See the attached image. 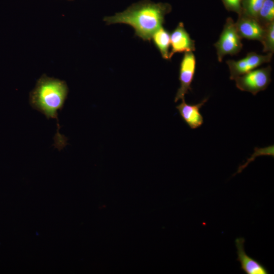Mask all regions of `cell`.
<instances>
[{
  "label": "cell",
  "mask_w": 274,
  "mask_h": 274,
  "mask_svg": "<svg viewBox=\"0 0 274 274\" xmlns=\"http://www.w3.org/2000/svg\"><path fill=\"white\" fill-rule=\"evenodd\" d=\"M171 11L172 6L168 3L144 0L114 16L106 17L104 20L107 24H128L133 28L136 36L150 41L153 34L162 26L165 15Z\"/></svg>",
  "instance_id": "6da1fadb"
},
{
  "label": "cell",
  "mask_w": 274,
  "mask_h": 274,
  "mask_svg": "<svg viewBox=\"0 0 274 274\" xmlns=\"http://www.w3.org/2000/svg\"><path fill=\"white\" fill-rule=\"evenodd\" d=\"M68 93L66 84L63 81L43 76L38 81L30 95L31 107L43 114L47 118L55 119L57 126L54 146L60 150L67 144V139L59 131L58 111L61 110Z\"/></svg>",
  "instance_id": "7a4b0ae2"
},
{
  "label": "cell",
  "mask_w": 274,
  "mask_h": 274,
  "mask_svg": "<svg viewBox=\"0 0 274 274\" xmlns=\"http://www.w3.org/2000/svg\"><path fill=\"white\" fill-rule=\"evenodd\" d=\"M241 40L234 21L231 17L227 18L219 38L214 44L218 61L221 62L226 55L238 53L243 47Z\"/></svg>",
  "instance_id": "3957f363"
},
{
  "label": "cell",
  "mask_w": 274,
  "mask_h": 274,
  "mask_svg": "<svg viewBox=\"0 0 274 274\" xmlns=\"http://www.w3.org/2000/svg\"><path fill=\"white\" fill-rule=\"evenodd\" d=\"M271 67L253 70L236 77L234 80L236 87L241 91L256 95L259 92L265 90L271 82Z\"/></svg>",
  "instance_id": "277c9868"
},
{
  "label": "cell",
  "mask_w": 274,
  "mask_h": 274,
  "mask_svg": "<svg viewBox=\"0 0 274 274\" xmlns=\"http://www.w3.org/2000/svg\"><path fill=\"white\" fill-rule=\"evenodd\" d=\"M272 54L267 53L265 55H262L252 52L248 53L245 57L239 60L226 61L230 72V79L233 80L236 77L256 69L263 63L269 62Z\"/></svg>",
  "instance_id": "5b68a950"
},
{
  "label": "cell",
  "mask_w": 274,
  "mask_h": 274,
  "mask_svg": "<svg viewBox=\"0 0 274 274\" xmlns=\"http://www.w3.org/2000/svg\"><path fill=\"white\" fill-rule=\"evenodd\" d=\"M196 69V58L193 52L184 53L180 65L179 80L180 86L175 97V102L185 99V96L192 90L191 84Z\"/></svg>",
  "instance_id": "8992f818"
},
{
  "label": "cell",
  "mask_w": 274,
  "mask_h": 274,
  "mask_svg": "<svg viewBox=\"0 0 274 274\" xmlns=\"http://www.w3.org/2000/svg\"><path fill=\"white\" fill-rule=\"evenodd\" d=\"M238 15V19L235 24L241 38L261 42L264 32V27L255 18L243 11Z\"/></svg>",
  "instance_id": "52a82bcc"
},
{
  "label": "cell",
  "mask_w": 274,
  "mask_h": 274,
  "mask_svg": "<svg viewBox=\"0 0 274 274\" xmlns=\"http://www.w3.org/2000/svg\"><path fill=\"white\" fill-rule=\"evenodd\" d=\"M170 39L171 50L169 54V59L175 53L195 50V41L191 38L182 22L179 23L176 28L170 33Z\"/></svg>",
  "instance_id": "ba28073f"
},
{
  "label": "cell",
  "mask_w": 274,
  "mask_h": 274,
  "mask_svg": "<svg viewBox=\"0 0 274 274\" xmlns=\"http://www.w3.org/2000/svg\"><path fill=\"white\" fill-rule=\"evenodd\" d=\"M245 242V238L243 237H238L235 240L237 249V261L241 264L240 269L246 274L269 273L263 265L246 254L244 248Z\"/></svg>",
  "instance_id": "9c48e42d"
},
{
  "label": "cell",
  "mask_w": 274,
  "mask_h": 274,
  "mask_svg": "<svg viewBox=\"0 0 274 274\" xmlns=\"http://www.w3.org/2000/svg\"><path fill=\"white\" fill-rule=\"evenodd\" d=\"M208 100V98H206L197 104H189L184 99L176 106L182 119L191 129L197 128L203 124V119L200 109Z\"/></svg>",
  "instance_id": "30bf717a"
},
{
  "label": "cell",
  "mask_w": 274,
  "mask_h": 274,
  "mask_svg": "<svg viewBox=\"0 0 274 274\" xmlns=\"http://www.w3.org/2000/svg\"><path fill=\"white\" fill-rule=\"evenodd\" d=\"M151 39L159 51L162 57L164 59H169V49L170 45L169 32L161 26L153 34Z\"/></svg>",
  "instance_id": "8fae6325"
},
{
  "label": "cell",
  "mask_w": 274,
  "mask_h": 274,
  "mask_svg": "<svg viewBox=\"0 0 274 274\" xmlns=\"http://www.w3.org/2000/svg\"><path fill=\"white\" fill-rule=\"evenodd\" d=\"M256 19L264 27L274 21V0H265Z\"/></svg>",
  "instance_id": "7c38bea8"
},
{
  "label": "cell",
  "mask_w": 274,
  "mask_h": 274,
  "mask_svg": "<svg viewBox=\"0 0 274 274\" xmlns=\"http://www.w3.org/2000/svg\"><path fill=\"white\" fill-rule=\"evenodd\" d=\"M261 43L263 45V52H274V21L264 27V32Z\"/></svg>",
  "instance_id": "4fadbf2b"
},
{
  "label": "cell",
  "mask_w": 274,
  "mask_h": 274,
  "mask_svg": "<svg viewBox=\"0 0 274 274\" xmlns=\"http://www.w3.org/2000/svg\"><path fill=\"white\" fill-rule=\"evenodd\" d=\"M265 0H242V11L247 15L256 17L258 12Z\"/></svg>",
  "instance_id": "5bb4252c"
},
{
  "label": "cell",
  "mask_w": 274,
  "mask_h": 274,
  "mask_svg": "<svg viewBox=\"0 0 274 274\" xmlns=\"http://www.w3.org/2000/svg\"><path fill=\"white\" fill-rule=\"evenodd\" d=\"M260 155H270L273 157V146H271L265 148H255V152L252 156L249 158L245 164L239 166L237 173H240L251 162L253 161L256 157Z\"/></svg>",
  "instance_id": "9a60e30c"
},
{
  "label": "cell",
  "mask_w": 274,
  "mask_h": 274,
  "mask_svg": "<svg viewBox=\"0 0 274 274\" xmlns=\"http://www.w3.org/2000/svg\"><path fill=\"white\" fill-rule=\"evenodd\" d=\"M226 9L229 11L236 13L238 15L242 13V0H221Z\"/></svg>",
  "instance_id": "2e32d148"
}]
</instances>
